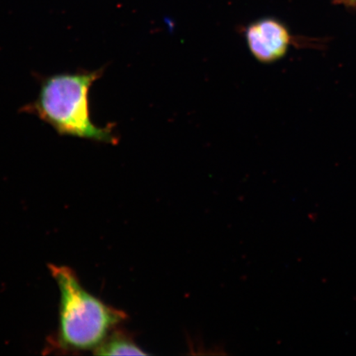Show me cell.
<instances>
[{
	"mask_svg": "<svg viewBox=\"0 0 356 356\" xmlns=\"http://www.w3.org/2000/svg\"><path fill=\"white\" fill-rule=\"evenodd\" d=\"M102 74L104 68L44 77L37 99L24 111L38 115L60 136L117 145L113 126L102 127L93 123L89 109V92Z\"/></svg>",
	"mask_w": 356,
	"mask_h": 356,
	"instance_id": "cell-1",
	"label": "cell"
},
{
	"mask_svg": "<svg viewBox=\"0 0 356 356\" xmlns=\"http://www.w3.org/2000/svg\"><path fill=\"white\" fill-rule=\"evenodd\" d=\"M49 268L60 292L58 345L65 350H95L127 319V314L86 291L70 267L50 265Z\"/></svg>",
	"mask_w": 356,
	"mask_h": 356,
	"instance_id": "cell-2",
	"label": "cell"
},
{
	"mask_svg": "<svg viewBox=\"0 0 356 356\" xmlns=\"http://www.w3.org/2000/svg\"><path fill=\"white\" fill-rule=\"evenodd\" d=\"M245 40L251 54L262 64H273L287 54L293 39L282 22L265 17L245 29Z\"/></svg>",
	"mask_w": 356,
	"mask_h": 356,
	"instance_id": "cell-3",
	"label": "cell"
},
{
	"mask_svg": "<svg viewBox=\"0 0 356 356\" xmlns=\"http://www.w3.org/2000/svg\"><path fill=\"white\" fill-rule=\"evenodd\" d=\"M95 355H148L136 341L132 337L127 333L118 332L113 335L106 337V339L95 350Z\"/></svg>",
	"mask_w": 356,
	"mask_h": 356,
	"instance_id": "cell-4",
	"label": "cell"
},
{
	"mask_svg": "<svg viewBox=\"0 0 356 356\" xmlns=\"http://www.w3.org/2000/svg\"><path fill=\"white\" fill-rule=\"evenodd\" d=\"M343 2L350 4V6H356V0H344Z\"/></svg>",
	"mask_w": 356,
	"mask_h": 356,
	"instance_id": "cell-5",
	"label": "cell"
}]
</instances>
